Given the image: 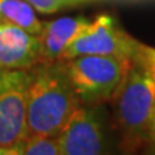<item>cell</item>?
I'll return each instance as SVG.
<instances>
[{
  "mask_svg": "<svg viewBox=\"0 0 155 155\" xmlns=\"http://www.w3.org/2000/svg\"><path fill=\"white\" fill-rule=\"evenodd\" d=\"M81 101L61 62L29 69L28 137H58Z\"/></svg>",
  "mask_w": 155,
  "mask_h": 155,
  "instance_id": "1",
  "label": "cell"
},
{
  "mask_svg": "<svg viewBox=\"0 0 155 155\" xmlns=\"http://www.w3.org/2000/svg\"><path fill=\"white\" fill-rule=\"evenodd\" d=\"M111 102L125 142L134 148L148 141L155 111V72L145 62L132 58Z\"/></svg>",
  "mask_w": 155,
  "mask_h": 155,
  "instance_id": "2",
  "label": "cell"
},
{
  "mask_svg": "<svg viewBox=\"0 0 155 155\" xmlns=\"http://www.w3.org/2000/svg\"><path fill=\"white\" fill-rule=\"evenodd\" d=\"M132 59L121 56L82 55L62 61L68 78L83 105L111 102Z\"/></svg>",
  "mask_w": 155,
  "mask_h": 155,
  "instance_id": "3",
  "label": "cell"
},
{
  "mask_svg": "<svg viewBox=\"0 0 155 155\" xmlns=\"http://www.w3.org/2000/svg\"><path fill=\"white\" fill-rule=\"evenodd\" d=\"M29 69L0 71V154H15L28 138Z\"/></svg>",
  "mask_w": 155,
  "mask_h": 155,
  "instance_id": "4",
  "label": "cell"
},
{
  "mask_svg": "<svg viewBox=\"0 0 155 155\" xmlns=\"http://www.w3.org/2000/svg\"><path fill=\"white\" fill-rule=\"evenodd\" d=\"M138 48V40L128 35L114 17L101 15L91 20L73 38L62 56V61L82 55L121 56L132 59Z\"/></svg>",
  "mask_w": 155,
  "mask_h": 155,
  "instance_id": "5",
  "label": "cell"
},
{
  "mask_svg": "<svg viewBox=\"0 0 155 155\" xmlns=\"http://www.w3.org/2000/svg\"><path fill=\"white\" fill-rule=\"evenodd\" d=\"M62 155L101 154L105 142L104 122L98 106H78L58 135Z\"/></svg>",
  "mask_w": 155,
  "mask_h": 155,
  "instance_id": "6",
  "label": "cell"
},
{
  "mask_svg": "<svg viewBox=\"0 0 155 155\" xmlns=\"http://www.w3.org/2000/svg\"><path fill=\"white\" fill-rule=\"evenodd\" d=\"M38 35L0 17V71H28L38 65Z\"/></svg>",
  "mask_w": 155,
  "mask_h": 155,
  "instance_id": "7",
  "label": "cell"
},
{
  "mask_svg": "<svg viewBox=\"0 0 155 155\" xmlns=\"http://www.w3.org/2000/svg\"><path fill=\"white\" fill-rule=\"evenodd\" d=\"M91 19L83 16H65L45 22L39 38L38 63H56L62 61L69 43L82 30Z\"/></svg>",
  "mask_w": 155,
  "mask_h": 155,
  "instance_id": "8",
  "label": "cell"
},
{
  "mask_svg": "<svg viewBox=\"0 0 155 155\" xmlns=\"http://www.w3.org/2000/svg\"><path fill=\"white\" fill-rule=\"evenodd\" d=\"M0 17L33 35L40 33L43 26L36 16L35 9L25 0H0Z\"/></svg>",
  "mask_w": 155,
  "mask_h": 155,
  "instance_id": "9",
  "label": "cell"
},
{
  "mask_svg": "<svg viewBox=\"0 0 155 155\" xmlns=\"http://www.w3.org/2000/svg\"><path fill=\"white\" fill-rule=\"evenodd\" d=\"M19 155H62L58 137L50 135H29L17 145Z\"/></svg>",
  "mask_w": 155,
  "mask_h": 155,
  "instance_id": "10",
  "label": "cell"
},
{
  "mask_svg": "<svg viewBox=\"0 0 155 155\" xmlns=\"http://www.w3.org/2000/svg\"><path fill=\"white\" fill-rule=\"evenodd\" d=\"M26 2L39 13L50 15V13L58 12L62 6L66 5L69 0H26Z\"/></svg>",
  "mask_w": 155,
  "mask_h": 155,
  "instance_id": "11",
  "label": "cell"
},
{
  "mask_svg": "<svg viewBox=\"0 0 155 155\" xmlns=\"http://www.w3.org/2000/svg\"><path fill=\"white\" fill-rule=\"evenodd\" d=\"M134 58H138L142 62H145L155 72V48H151V46L144 43H139L138 52H137V55Z\"/></svg>",
  "mask_w": 155,
  "mask_h": 155,
  "instance_id": "12",
  "label": "cell"
},
{
  "mask_svg": "<svg viewBox=\"0 0 155 155\" xmlns=\"http://www.w3.org/2000/svg\"><path fill=\"white\" fill-rule=\"evenodd\" d=\"M148 142L155 150V111H154V116H152V121H151L150 132H148Z\"/></svg>",
  "mask_w": 155,
  "mask_h": 155,
  "instance_id": "13",
  "label": "cell"
}]
</instances>
